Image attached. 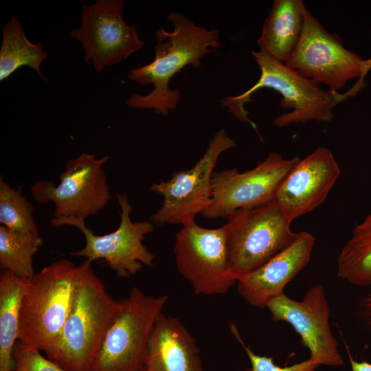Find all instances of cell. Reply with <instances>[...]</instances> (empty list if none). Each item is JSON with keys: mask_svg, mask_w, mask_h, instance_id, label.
<instances>
[{"mask_svg": "<svg viewBox=\"0 0 371 371\" xmlns=\"http://www.w3.org/2000/svg\"><path fill=\"white\" fill-rule=\"evenodd\" d=\"M266 308L274 322H284L292 326L313 362L331 367L344 364L330 330V307L322 285L311 286L301 301L283 293L269 300Z\"/></svg>", "mask_w": 371, "mask_h": 371, "instance_id": "14", "label": "cell"}, {"mask_svg": "<svg viewBox=\"0 0 371 371\" xmlns=\"http://www.w3.org/2000/svg\"><path fill=\"white\" fill-rule=\"evenodd\" d=\"M147 371V370H146Z\"/></svg>", "mask_w": 371, "mask_h": 371, "instance_id": "29", "label": "cell"}, {"mask_svg": "<svg viewBox=\"0 0 371 371\" xmlns=\"http://www.w3.org/2000/svg\"><path fill=\"white\" fill-rule=\"evenodd\" d=\"M340 174L330 150L318 147L295 164L279 185L272 201L293 221L324 202Z\"/></svg>", "mask_w": 371, "mask_h": 371, "instance_id": "15", "label": "cell"}, {"mask_svg": "<svg viewBox=\"0 0 371 371\" xmlns=\"http://www.w3.org/2000/svg\"><path fill=\"white\" fill-rule=\"evenodd\" d=\"M166 295L146 294L137 286L121 300L91 371H146L148 342Z\"/></svg>", "mask_w": 371, "mask_h": 371, "instance_id": "5", "label": "cell"}, {"mask_svg": "<svg viewBox=\"0 0 371 371\" xmlns=\"http://www.w3.org/2000/svg\"><path fill=\"white\" fill-rule=\"evenodd\" d=\"M337 276L357 286L371 285V214L352 230L337 258Z\"/></svg>", "mask_w": 371, "mask_h": 371, "instance_id": "21", "label": "cell"}, {"mask_svg": "<svg viewBox=\"0 0 371 371\" xmlns=\"http://www.w3.org/2000/svg\"><path fill=\"white\" fill-rule=\"evenodd\" d=\"M124 6L122 0H97L90 6L84 5L81 25L71 32L82 44L85 60L87 64L91 61L98 72L126 59L144 45L137 25H129L122 19Z\"/></svg>", "mask_w": 371, "mask_h": 371, "instance_id": "13", "label": "cell"}, {"mask_svg": "<svg viewBox=\"0 0 371 371\" xmlns=\"http://www.w3.org/2000/svg\"><path fill=\"white\" fill-rule=\"evenodd\" d=\"M77 276L78 266L60 259L27 280L19 315L22 345L45 352L54 342L69 315Z\"/></svg>", "mask_w": 371, "mask_h": 371, "instance_id": "4", "label": "cell"}, {"mask_svg": "<svg viewBox=\"0 0 371 371\" xmlns=\"http://www.w3.org/2000/svg\"><path fill=\"white\" fill-rule=\"evenodd\" d=\"M48 58L42 44L31 43L16 16H12L3 27L0 50V81L9 78L22 66H28L36 71L44 80L41 71L42 62Z\"/></svg>", "mask_w": 371, "mask_h": 371, "instance_id": "20", "label": "cell"}, {"mask_svg": "<svg viewBox=\"0 0 371 371\" xmlns=\"http://www.w3.org/2000/svg\"><path fill=\"white\" fill-rule=\"evenodd\" d=\"M315 241L307 232L297 233L290 245L237 281L239 295L253 306L266 308L308 264Z\"/></svg>", "mask_w": 371, "mask_h": 371, "instance_id": "16", "label": "cell"}, {"mask_svg": "<svg viewBox=\"0 0 371 371\" xmlns=\"http://www.w3.org/2000/svg\"><path fill=\"white\" fill-rule=\"evenodd\" d=\"M370 32H371V29H370ZM370 61H371V58H370Z\"/></svg>", "mask_w": 371, "mask_h": 371, "instance_id": "27", "label": "cell"}, {"mask_svg": "<svg viewBox=\"0 0 371 371\" xmlns=\"http://www.w3.org/2000/svg\"><path fill=\"white\" fill-rule=\"evenodd\" d=\"M167 19L173 31L163 27L156 31L153 61L128 74V80L143 86L152 85L153 89L146 95L133 94L126 100L131 108L153 109L163 115L175 109L180 100V91L169 87L172 78L187 65L199 67L201 60L221 46L218 30L196 25L180 12L169 13Z\"/></svg>", "mask_w": 371, "mask_h": 371, "instance_id": "1", "label": "cell"}, {"mask_svg": "<svg viewBox=\"0 0 371 371\" xmlns=\"http://www.w3.org/2000/svg\"><path fill=\"white\" fill-rule=\"evenodd\" d=\"M182 225L174 245L178 271L196 294L226 293L237 283L228 265L226 224L208 229L192 221Z\"/></svg>", "mask_w": 371, "mask_h": 371, "instance_id": "11", "label": "cell"}, {"mask_svg": "<svg viewBox=\"0 0 371 371\" xmlns=\"http://www.w3.org/2000/svg\"><path fill=\"white\" fill-rule=\"evenodd\" d=\"M230 328L233 335L243 346L250 361V367L243 371H315L319 366L311 359L290 366H279L275 363L272 357L257 355L249 346H246L234 324H232Z\"/></svg>", "mask_w": 371, "mask_h": 371, "instance_id": "25", "label": "cell"}, {"mask_svg": "<svg viewBox=\"0 0 371 371\" xmlns=\"http://www.w3.org/2000/svg\"><path fill=\"white\" fill-rule=\"evenodd\" d=\"M286 64L334 91L359 78L350 89L355 95L364 85L361 79L371 68L370 59L363 60L344 47L339 36L329 33L308 10L300 41Z\"/></svg>", "mask_w": 371, "mask_h": 371, "instance_id": "8", "label": "cell"}, {"mask_svg": "<svg viewBox=\"0 0 371 371\" xmlns=\"http://www.w3.org/2000/svg\"><path fill=\"white\" fill-rule=\"evenodd\" d=\"M39 234L0 226V266L14 276L29 279L35 273L33 256L43 245Z\"/></svg>", "mask_w": 371, "mask_h": 371, "instance_id": "22", "label": "cell"}, {"mask_svg": "<svg viewBox=\"0 0 371 371\" xmlns=\"http://www.w3.org/2000/svg\"><path fill=\"white\" fill-rule=\"evenodd\" d=\"M10 371H67L56 362L44 357L41 351L27 348L19 341L15 344Z\"/></svg>", "mask_w": 371, "mask_h": 371, "instance_id": "24", "label": "cell"}, {"mask_svg": "<svg viewBox=\"0 0 371 371\" xmlns=\"http://www.w3.org/2000/svg\"><path fill=\"white\" fill-rule=\"evenodd\" d=\"M226 224L230 273L238 281L290 245L297 236L273 202L231 214Z\"/></svg>", "mask_w": 371, "mask_h": 371, "instance_id": "6", "label": "cell"}, {"mask_svg": "<svg viewBox=\"0 0 371 371\" xmlns=\"http://www.w3.org/2000/svg\"><path fill=\"white\" fill-rule=\"evenodd\" d=\"M299 160L297 156L284 159L271 152L264 161L246 172L240 173L236 168L214 172L211 202L202 214L209 219L227 218L237 210L272 201L279 185Z\"/></svg>", "mask_w": 371, "mask_h": 371, "instance_id": "12", "label": "cell"}, {"mask_svg": "<svg viewBox=\"0 0 371 371\" xmlns=\"http://www.w3.org/2000/svg\"><path fill=\"white\" fill-rule=\"evenodd\" d=\"M251 55L260 70L258 80L244 93L219 101L238 120L255 127L248 117L245 104L251 101V97L256 91L270 88L282 96L280 106L291 109L276 117L273 121L275 126L284 127L311 120L332 121V109L346 99L343 93L322 89L320 83L302 76L261 50L251 52Z\"/></svg>", "mask_w": 371, "mask_h": 371, "instance_id": "3", "label": "cell"}, {"mask_svg": "<svg viewBox=\"0 0 371 371\" xmlns=\"http://www.w3.org/2000/svg\"><path fill=\"white\" fill-rule=\"evenodd\" d=\"M147 371H204L199 348L177 318L161 312L148 342Z\"/></svg>", "mask_w": 371, "mask_h": 371, "instance_id": "17", "label": "cell"}, {"mask_svg": "<svg viewBox=\"0 0 371 371\" xmlns=\"http://www.w3.org/2000/svg\"><path fill=\"white\" fill-rule=\"evenodd\" d=\"M34 205L22 194L0 178V223L10 229L38 234Z\"/></svg>", "mask_w": 371, "mask_h": 371, "instance_id": "23", "label": "cell"}, {"mask_svg": "<svg viewBox=\"0 0 371 371\" xmlns=\"http://www.w3.org/2000/svg\"><path fill=\"white\" fill-rule=\"evenodd\" d=\"M348 356L352 371H371V363L366 361H357L351 357L350 353Z\"/></svg>", "mask_w": 371, "mask_h": 371, "instance_id": "26", "label": "cell"}, {"mask_svg": "<svg viewBox=\"0 0 371 371\" xmlns=\"http://www.w3.org/2000/svg\"><path fill=\"white\" fill-rule=\"evenodd\" d=\"M236 146L225 130L221 129L192 168L175 172L169 180L153 183L150 190L163 196L164 201L161 207L151 215V222L164 225H184L194 221L195 216L210 204L212 175L220 155Z\"/></svg>", "mask_w": 371, "mask_h": 371, "instance_id": "10", "label": "cell"}, {"mask_svg": "<svg viewBox=\"0 0 371 371\" xmlns=\"http://www.w3.org/2000/svg\"><path fill=\"white\" fill-rule=\"evenodd\" d=\"M121 306L85 260L78 266L71 306L58 337L45 352L47 358L67 371H91Z\"/></svg>", "mask_w": 371, "mask_h": 371, "instance_id": "2", "label": "cell"}, {"mask_svg": "<svg viewBox=\"0 0 371 371\" xmlns=\"http://www.w3.org/2000/svg\"><path fill=\"white\" fill-rule=\"evenodd\" d=\"M120 207V221L118 227L111 233L96 235L82 218H52L54 227L72 226L79 229L85 238V247L70 253L75 257H85L93 262H104L120 278H128L137 273L143 267H152L155 256L143 243L146 235L154 230L151 221L131 220L132 205L128 194H117Z\"/></svg>", "mask_w": 371, "mask_h": 371, "instance_id": "7", "label": "cell"}, {"mask_svg": "<svg viewBox=\"0 0 371 371\" xmlns=\"http://www.w3.org/2000/svg\"><path fill=\"white\" fill-rule=\"evenodd\" d=\"M27 279L3 270L0 275V371H10L18 341L21 301Z\"/></svg>", "mask_w": 371, "mask_h": 371, "instance_id": "19", "label": "cell"}, {"mask_svg": "<svg viewBox=\"0 0 371 371\" xmlns=\"http://www.w3.org/2000/svg\"><path fill=\"white\" fill-rule=\"evenodd\" d=\"M108 160V156L97 159L95 154L82 153L67 161L58 185L52 181L34 183L33 198L40 203H53L54 218L85 220L96 215L111 197L103 168Z\"/></svg>", "mask_w": 371, "mask_h": 371, "instance_id": "9", "label": "cell"}, {"mask_svg": "<svg viewBox=\"0 0 371 371\" xmlns=\"http://www.w3.org/2000/svg\"><path fill=\"white\" fill-rule=\"evenodd\" d=\"M370 306H371V301H370Z\"/></svg>", "mask_w": 371, "mask_h": 371, "instance_id": "28", "label": "cell"}, {"mask_svg": "<svg viewBox=\"0 0 371 371\" xmlns=\"http://www.w3.org/2000/svg\"><path fill=\"white\" fill-rule=\"evenodd\" d=\"M306 10L301 0H275L257 40L260 50L286 64L301 38Z\"/></svg>", "mask_w": 371, "mask_h": 371, "instance_id": "18", "label": "cell"}]
</instances>
